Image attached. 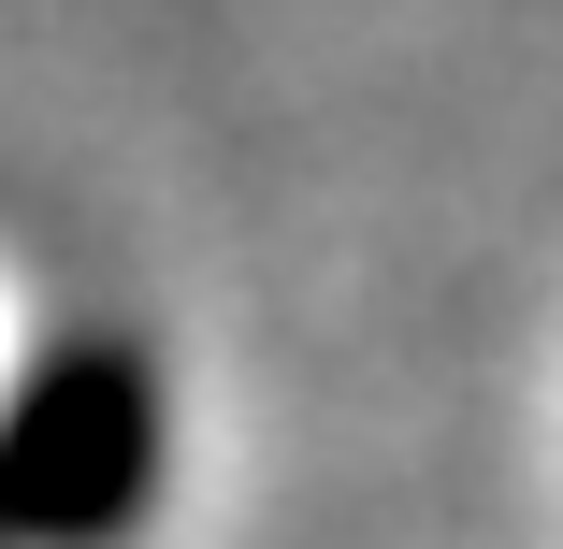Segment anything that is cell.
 <instances>
[{
    "label": "cell",
    "instance_id": "obj_1",
    "mask_svg": "<svg viewBox=\"0 0 563 549\" xmlns=\"http://www.w3.org/2000/svg\"><path fill=\"white\" fill-rule=\"evenodd\" d=\"M174 492V376L117 318L58 333L0 376V549H131Z\"/></svg>",
    "mask_w": 563,
    "mask_h": 549
}]
</instances>
